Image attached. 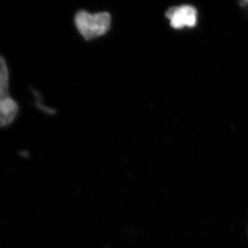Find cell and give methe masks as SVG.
<instances>
[{
    "instance_id": "cell-1",
    "label": "cell",
    "mask_w": 248,
    "mask_h": 248,
    "mask_svg": "<svg viewBox=\"0 0 248 248\" xmlns=\"http://www.w3.org/2000/svg\"><path fill=\"white\" fill-rule=\"evenodd\" d=\"M75 22L79 33L90 40L107 33L110 27L111 17L106 12L91 14L81 11L77 14Z\"/></svg>"
},
{
    "instance_id": "cell-2",
    "label": "cell",
    "mask_w": 248,
    "mask_h": 248,
    "mask_svg": "<svg viewBox=\"0 0 248 248\" xmlns=\"http://www.w3.org/2000/svg\"><path fill=\"white\" fill-rule=\"evenodd\" d=\"M19 112L17 102L9 93V72L4 58L0 55V128L9 126Z\"/></svg>"
},
{
    "instance_id": "cell-3",
    "label": "cell",
    "mask_w": 248,
    "mask_h": 248,
    "mask_svg": "<svg viewBox=\"0 0 248 248\" xmlns=\"http://www.w3.org/2000/svg\"><path fill=\"white\" fill-rule=\"evenodd\" d=\"M166 16L170 19L171 27L175 29L195 27L197 22L198 13L192 6H181L168 11Z\"/></svg>"
}]
</instances>
